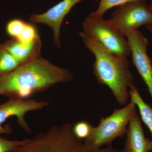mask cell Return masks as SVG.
<instances>
[{
  "instance_id": "obj_3",
  "label": "cell",
  "mask_w": 152,
  "mask_h": 152,
  "mask_svg": "<svg viewBox=\"0 0 152 152\" xmlns=\"http://www.w3.org/2000/svg\"><path fill=\"white\" fill-rule=\"evenodd\" d=\"M72 127L69 124L53 126L9 152H84L83 142L74 135Z\"/></svg>"
},
{
  "instance_id": "obj_17",
  "label": "cell",
  "mask_w": 152,
  "mask_h": 152,
  "mask_svg": "<svg viewBox=\"0 0 152 152\" xmlns=\"http://www.w3.org/2000/svg\"><path fill=\"white\" fill-rule=\"evenodd\" d=\"M26 23L20 19H14L8 23L6 27L9 35L16 39L21 34Z\"/></svg>"
},
{
  "instance_id": "obj_2",
  "label": "cell",
  "mask_w": 152,
  "mask_h": 152,
  "mask_svg": "<svg viewBox=\"0 0 152 152\" xmlns=\"http://www.w3.org/2000/svg\"><path fill=\"white\" fill-rule=\"evenodd\" d=\"M80 35L86 47L94 55L93 73L98 82L110 88L120 105L127 104L130 98L128 88L134 83L127 57L109 51L97 40L83 31Z\"/></svg>"
},
{
  "instance_id": "obj_11",
  "label": "cell",
  "mask_w": 152,
  "mask_h": 152,
  "mask_svg": "<svg viewBox=\"0 0 152 152\" xmlns=\"http://www.w3.org/2000/svg\"><path fill=\"white\" fill-rule=\"evenodd\" d=\"M2 45L18 62L20 65L40 56L42 42L39 37L28 43H24L13 39L7 41Z\"/></svg>"
},
{
  "instance_id": "obj_14",
  "label": "cell",
  "mask_w": 152,
  "mask_h": 152,
  "mask_svg": "<svg viewBox=\"0 0 152 152\" xmlns=\"http://www.w3.org/2000/svg\"><path fill=\"white\" fill-rule=\"evenodd\" d=\"M136 1L137 0H101L97 9L91 13L89 15L95 18L103 17L104 14L110 9Z\"/></svg>"
},
{
  "instance_id": "obj_5",
  "label": "cell",
  "mask_w": 152,
  "mask_h": 152,
  "mask_svg": "<svg viewBox=\"0 0 152 152\" xmlns=\"http://www.w3.org/2000/svg\"><path fill=\"white\" fill-rule=\"evenodd\" d=\"M83 32L92 36L109 51L128 56L131 54L127 40L109 20L89 15L83 23Z\"/></svg>"
},
{
  "instance_id": "obj_19",
  "label": "cell",
  "mask_w": 152,
  "mask_h": 152,
  "mask_svg": "<svg viewBox=\"0 0 152 152\" xmlns=\"http://www.w3.org/2000/svg\"><path fill=\"white\" fill-rule=\"evenodd\" d=\"M84 152H124V150H118L113 146L112 144L107 145L105 147H100L94 149H87L85 148Z\"/></svg>"
},
{
  "instance_id": "obj_9",
  "label": "cell",
  "mask_w": 152,
  "mask_h": 152,
  "mask_svg": "<svg viewBox=\"0 0 152 152\" xmlns=\"http://www.w3.org/2000/svg\"><path fill=\"white\" fill-rule=\"evenodd\" d=\"M83 1V0H63L45 12L31 15L30 20L35 23L46 25L51 28L53 32L55 45L58 48L61 49L60 30L64 19L73 7Z\"/></svg>"
},
{
  "instance_id": "obj_7",
  "label": "cell",
  "mask_w": 152,
  "mask_h": 152,
  "mask_svg": "<svg viewBox=\"0 0 152 152\" xmlns=\"http://www.w3.org/2000/svg\"><path fill=\"white\" fill-rule=\"evenodd\" d=\"M49 105L46 101H37L34 99H10L4 103L0 105V134H10L12 129L9 125L2 126L9 117L15 116L18 124L26 132H31V129L25 120V115L28 112L41 110Z\"/></svg>"
},
{
  "instance_id": "obj_4",
  "label": "cell",
  "mask_w": 152,
  "mask_h": 152,
  "mask_svg": "<svg viewBox=\"0 0 152 152\" xmlns=\"http://www.w3.org/2000/svg\"><path fill=\"white\" fill-rule=\"evenodd\" d=\"M135 104L131 101L122 108L115 109L109 116H101L97 126L93 127L91 135L83 142L85 148L94 149L112 144L115 139L126 133L130 121L136 113Z\"/></svg>"
},
{
  "instance_id": "obj_1",
  "label": "cell",
  "mask_w": 152,
  "mask_h": 152,
  "mask_svg": "<svg viewBox=\"0 0 152 152\" xmlns=\"http://www.w3.org/2000/svg\"><path fill=\"white\" fill-rule=\"evenodd\" d=\"M70 71L39 56L0 76V95L25 99L60 83L70 82Z\"/></svg>"
},
{
  "instance_id": "obj_15",
  "label": "cell",
  "mask_w": 152,
  "mask_h": 152,
  "mask_svg": "<svg viewBox=\"0 0 152 152\" xmlns=\"http://www.w3.org/2000/svg\"><path fill=\"white\" fill-rule=\"evenodd\" d=\"M93 128V126L88 122L80 121L73 126L72 130L77 138L84 140L91 135Z\"/></svg>"
},
{
  "instance_id": "obj_21",
  "label": "cell",
  "mask_w": 152,
  "mask_h": 152,
  "mask_svg": "<svg viewBox=\"0 0 152 152\" xmlns=\"http://www.w3.org/2000/svg\"><path fill=\"white\" fill-rule=\"evenodd\" d=\"M148 7L150 10L152 12V0H151V2L150 3L149 5L148 6Z\"/></svg>"
},
{
  "instance_id": "obj_6",
  "label": "cell",
  "mask_w": 152,
  "mask_h": 152,
  "mask_svg": "<svg viewBox=\"0 0 152 152\" xmlns=\"http://www.w3.org/2000/svg\"><path fill=\"white\" fill-rule=\"evenodd\" d=\"M110 22L123 35L137 30L152 22V12L146 0H137L119 6L113 12Z\"/></svg>"
},
{
  "instance_id": "obj_20",
  "label": "cell",
  "mask_w": 152,
  "mask_h": 152,
  "mask_svg": "<svg viewBox=\"0 0 152 152\" xmlns=\"http://www.w3.org/2000/svg\"><path fill=\"white\" fill-rule=\"evenodd\" d=\"M146 28L147 30L152 34V22L146 26Z\"/></svg>"
},
{
  "instance_id": "obj_13",
  "label": "cell",
  "mask_w": 152,
  "mask_h": 152,
  "mask_svg": "<svg viewBox=\"0 0 152 152\" xmlns=\"http://www.w3.org/2000/svg\"><path fill=\"white\" fill-rule=\"evenodd\" d=\"M20 66L16 59L0 43V76L10 72Z\"/></svg>"
},
{
  "instance_id": "obj_18",
  "label": "cell",
  "mask_w": 152,
  "mask_h": 152,
  "mask_svg": "<svg viewBox=\"0 0 152 152\" xmlns=\"http://www.w3.org/2000/svg\"><path fill=\"white\" fill-rule=\"evenodd\" d=\"M26 139L22 140H10L0 137V152H9L21 145Z\"/></svg>"
},
{
  "instance_id": "obj_8",
  "label": "cell",
  "mask_w": 152,
  "mask_h": 152,
  "mask_svg": "<svg viewBox=\"0 0 152 152\" xmlns=\"http://www.w3.org/2000/svg\"><path fill=\"white\" fill-rule=\"evenodd\" d=\"M126 37L133 64L146 85L152 99V63L147 53L148 40L138 30L129 33Z\"/></svg>"
},
{
  "instance_id": "obj_16",
  "label": "cell",
  "mask_w": 152,
  "mask_h": 152,
  "mask_svg": "<svg viewBox=\"0 0 152 152\" xmlns=\"http://www.w3.org/2000/svg\"><path fill=\"white\" fill-rule=\"evenodd\" d=\"M39 37L35 28L30 24H26L21 34L16 39L24 43H28Z\"/></svg>"
},
{
  "instance_id": "obj_12",
  "label": "cell",
  "mask_w": 152,
  "mask_h": 152,
  "mask_svg": "<svg viewBox=\"0 0 152 152\" xmlns=\"http://www.w3.org/2000/svg\"><path fill=\"white\" fill-rule=\"evenodd\" d=\"M129 88L131 100L138 108L142 121L150 130L152 137V108L142 99L134 84L131 85ZM151 152H152V149Z\"/></svg>"
},
{
  "instance_id": "obj_10",
  "label": "cell",
  "mask_w": 152,
  "mask_h": 152,
  "mask_svg": "<svg viewBox=\"0 0 152 152\" xmlns=\"http://www.w3.org/2000/svg\"><path fill=\"white\" fill-rule=\"evenodd\" d=\"M125 142L124 152H150L152 141L145 136L141 121L137 113L130 121Z\"/></svg>"
}]
</instances>
